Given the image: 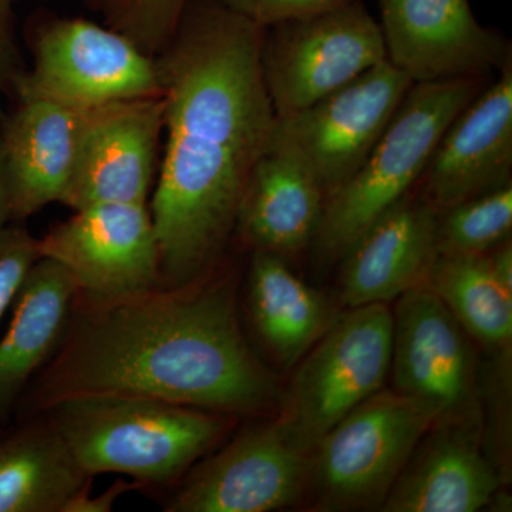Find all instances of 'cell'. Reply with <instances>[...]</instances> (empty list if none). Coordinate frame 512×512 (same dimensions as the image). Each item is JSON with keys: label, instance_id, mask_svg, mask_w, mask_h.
I'll list each match as a JSON object with an SVG mask.
<instances>
[{"label": "cell", "instance_id": "cell-1", "mask_svg": "<svg viewBox=\"0 0 512 512\" xmlns=\"http://www.w3.org/2000/svg\"><path fill=\"white\" fill-rule=\"evenodd\" d=\"M264 32L218 0H188L156 56L167 143L148 210L171 288L197 284L217 264L249 175L271 148Z\"/></svg>", "mask_w": 512, "mask_h": 512}, {"label": "cell", "instance_id": "cell-2", "mask_svg": "<svg viewBox=\"0 0 512 512\" xmlns=\"http://www.w3.org/2000/svg\"><path fill=\"white\" fill-rule=\"evenodd\" d=\"M66 336L49 376L20 397L19 417L83 393L138 394L227 413L282 403L278 380L242 335L229 282L92 306Z\"/></svg>", "mask_w": 512, "mask_h": 512}, {"label": "cell", "instance_id": "cell-3", "mask_svg": "<svg viewBox=\"0 0 512 512\" xmlns=\"http://www.w3.org/2000/svg\"><path fill=\"white\" fill-rule=\"evenodd\" d=\"M46 409L87 476L119 473L143 483L174 480L227 427L207 410L138 394H72Z\"/></svg>", "mask_w": 512, "mask_h": 512}, {"label": "cell", "instance_id": "cell-4", "mask_svg": "<svg viewBox=\"0 0 512 512\" xmlns=\"http://www.w3.org/2000/svg\"><path fill=\"white\" fill-rule=\"evenodd\" d=\"M490 80L413 83L365 163L326 200L311 245L319 262L342 261L367 229L412 192L448 126Z\"/></svg>", "mask_w": 512, "mask_h": 512}, {"label": "cell", "instance_id": "cell-5", "mask_svg": "<svg viewBox=\"0 0 512 512\" xmlns=\"http://www.w3.org/2000/svg\"><path fill=\"white\" fill-rule=\"evenodd\" d=\"M436 423L430 407L396 390L359 404L313 448L311 484L322 510L382 508Z\"/></svg>", "mask_w": 512, "mask_h": 512}, {"label": "cell", "instance_id": "cell-6", "mask_svg": "<svg viewBox=\"0 0 512 512\" xmlns=\"http://www.w3.org/2000/svg\"><path fill=\"white\" fill-rule=\"evenodd\" d=\"M163 96L156 56L127 36L86 19H53L36 30L32 64L15 97L46 100L76 110Z\"/></svg>", "mask_w": 512, "mask_h": 512}, {"label": "cell", "instance_id": "cell-7", "mask_svg": "<svg viewBox=\"0 0 512 512\" xmlns=\"http://www.w3.org/2000/svg\"><path fill=\"white\" fill-rule=\"evenodd\" d=\"M386 60L379 22L362 0L265 29L261 69L275 116L312 106Z\"/></svg>", "mask_w": 512, "mask_h": 512}, {"label": "cell", "instance_id": "cell-8", "mask_svg": "<svg viewBox=\"0 0 512 512\" xmlns=\"http://www.w3.org/2000/svg\"><path fill=\"white\" fill-rule=\"evenodd\" d=\"M392 348L393 313L386 303L350 308L306 352L282 417L315 448L338 421L382 390Z\"/></svg>", "mask_w": 512, "mask_h": 512}, {"label": "cell", "instance_id": "cell-9", "mask_svg": "<svg viewBox=\"0 0 512 512\" xmlns=\"http://www.w3.org/2000/svg\"><path fill=\"white\" fill-rule=\"evenodd\" d=\"M412 86L383 60L312 106L276 117L271 147L298 158L328 200L365 163Z\"/></svg>", "mask_w": 512, "mask_h": 512}, {"label": "cell", "instance_id": "cell-10", "mask_svg": "<svg viewBox=\"0 0 512 512\" xmlns=\"http://www.w3.org/2000/svg\"><path fill=\"white\" fill-rule=\"evenodd\" d=\"M37 251L62 265L92 306L138 298L163 282L147 204L107 202L74 211L37 239Z\"/></svg>", "mask_w": 512, "mask_h": 512}, {"label": "cell", "instance_id": "cell-11", "mask_svg": "<svg viewBox=\"0 0 512 512\" xmlns=\"http://www.w3.org/2000/svg\"><path fill=\"white\" fill-rule=\"evenodd\" d=\"M313 448L284 417L258 424L195 468L171 512H266L295 504L311 484Z\"/></svg>", "mask_w": 512, "mask_h": 512}, {"label": "cell", "instance_id": "cell-12", "mask_svg": "<svg viewBox=\"0 0 512 512\" xmlns=\"http://www.w3.org/2000/svg\"><path fill=\"white\" fill-rule=\"evenodd\" d=\"M427 282L403 293L393 313L394 390L426 404L437 423L477 421L470 336Z\"/></svg>", "mask_w": 512, "mask_h": 512}, {"label": "cell", "instance_id": "cell-13", "mask_svg": "<svg viewBox=\"0 0 512 512\" xmlns=\"http://www.w3.org/2000/svg\"><path fill=\"white\" fill-rule=\"evenodd\" d=\"M386 60L413 83L491 76L512 60L510 40L485 28L470 0H377Z\"/></svg>", "mask_w": 512, "mask_h": 512}, {"label": "cell", "instance_id": "cell-14", "mask_svg": "<svg viewBox=\"0 0 512 512\" xmlns=\"http://www.w3.org/2000/svg\"><path fill=\"white\" fill-rule=\"evenodd\" d=\"M163 131V96L90 110L60 202L73 211L107 202L147 204Z\"/></svg>", "mask_w": 512, "mask_h": 512}, {"label": "cell", "instance_id": "cell-15", "mask_svg": "<svg viewBox=\"0 0 512 512\" xmlns=\"http://www.w3.org/2000/svg\"><path fill=\"white\" fill-rule=\"evenodd\" d=\"M458 113L423 177V200L440 212L512 184V60Z\"/></svg>", "mask_w": 512, "mask_h": 512}, {"label": "cell", "instance_id": "cell-16", "mask_svg": "<svg viewBox=\"0 0 512 512\" xmlns=\"http://www.w3.org/2000/svg\"><path fill=\"white\" fill-rule=\"evenodd\" d=\"M437 224L439 214L420 195L394 204L343 256L342 302L387 305L427 282L439 256Z\"/></svg>", "mask_w": 512, "mask_h": 512}, {"label": "cell", "instance_id": "cell-17", "mask_svg": "<svg viewBox=\"0 0 512 512\" xmlns=\"http://www.w3.org/2000/svg\"><path fill=\"white\" fill-rule=\"evenodd\" d=\"M90 110L46 100H20L0 124L12 222H22L62 201Z\"/></svg>", "mask_w": 512, "mask_h": 512}, {"label": "cell", "instance_id": "cell-18", "mask_svg": "<svg viewBox=\"0 0 512 512\" xmlns=\"http://www.w3.org/2000/svg\"><path fill=\"white\" fill-rule=\"evenodd\" d=\"M436 424L440 429L404 467L380 510L476 512L493 503L501 480L480 450L478 420Z\"/></svg>", "mask_w": 512, "mask_h": 512}, {"label": "cell", "instance_id": "cell-19", "mask_svg": "<svg viewBox=\"0 0 512 512\" xmlns=\"http://www.w3.org/2000/svg\"><path fill=\"white\" fill-rule=\"evenodd\" d=\"M325 202L311 171L293 154L271 147L249 175L234 232L254 251L286 259L311 247Z\"/></svg>", "mask_w": 512, "mask_h": 512}, {"label": "cell", "instance_id": "cell-20", "mask_svg": "<svg viewBox=\"0 0 512 512\" xmlns=\"http://www.w3.org/2000/svg\"><path fill=\"white\" fill-rule=\"evenodd\" d=\"M77 295L72 275L52 259L30 268L0 339V426L12 420L30 380L62 343Z\"/></svg>", "mask_w": 512, "mask_h": 512}, {"label": "cell", "instance_id": "cell-21", "mask_svg": "<svg viewBox=\"0 0 512 512\" xmlns=\"http://www.w3.org/2000/svg\"><path fill=\"white\" fill-rule=\"evenodd\" d=\"M90 478L49 420L0 426V512H67Z\"/></svg>", "mask_w": 512, "mask_h": 512}, {"label": "cell", "instance_id": "cell-22", "mask_svg": "<svg viewBox=\"0 0 512 512\" xmlns=\"http://www.w3.org/2000/svg\"><path fill=\"white\" fill-rule=\"evenodd\" d=\"M248 291L259 336L286 366L295 365L328 329V302L282 256L254 251Z\"/></svg>", "mask_w": 512, "mask_h": 512}, {"label": "cell", "instance_id": "cell-23", "mask_svg": "<svg viewBox=\"0 0 512 512\" xmlns=\"http://www.w3.org/2000/svg\"><path fill=\"white\" fill-rule=\"evenodd\" d=\"M427 284L470 338L507 353L512 339V291L497 278L487 254L439 255Z\"/></svg>", "mask_w": 512, "mask_h": 512}, {"label": "cell", "instance_id": "cell-24", "mask_svg": "<svg viewBox=\"0 0 512 512\" xmlns=\"http://www.w3.org/2000/svg\"><path fill=\"white\" fill-rule=\"evenodd\" d=\"M512 184L478 195L440 212L439 255L487 254L510 239Z\"/></svg>", "mask_w": 512, "mask_h": 512}, {"label": "cell", "instance_id": "cell-25", "mask_svg": "<svg viewBox=\"0 0 512 512\" xmlns=\"http://www.w3.org/2000/svg\"><path fill=\"white\" fill-rule=\"evenodd\" d=\"M188 0H104L107 26L157 56L170 42Z\"/></svg>", "mask_w": 512, "mask_h": 512}, {"label": "cell", "instance_id": "cell-26", "mask_svg": "<svg viewBox=\"0 0 512 512\" xmlns=\"http://www.w3.org/2000/svg\"><path fill=\"white\" fill-rule=\"evenodd\" d=\"M37 238L22 222L0 229V320L12 308L30 268L39 259Z\"/></svg>", "mask_w": 512, "mask_h": 512}, {"label": "cell", "instance_id": "cell-27", "mask_svg": "<svg viewBox=\"0 0 512 512\" xmlns=\"http://www.w3.org/2000/svg\"><path fill=\"white\" fill-rule=\"evenodd\" d=\"M225 8L268 29L278 23L316 15L349 0H218Z\"/></svg>", "mask_w": 512, "mask_h": 512}, {"label": "cell", "instance_id": "cell-28", "mask_svg": "<svg viewBox=\"0 0 512 512\" xmlns=\"http://www.w3.org/2000/svg\"><path fill=\"white\" fill-rule=\"evenodd\" d=\"M19 2L0 0V123L8 114L6 103L15 96L16 83L28 67L16 33L15 8Z\"/></svg>", "mask_w": 512, "mask_h": 512}, {"label": "cell", "instance_id": "cell-29", "mask_svg": "<svg viewBox=\"0 0 512 512\" xmlns=\"http://www.w3.org/2000/svg\"><path fill=\"white\" fill-rule=\"evenodd\" d=\"M12 222V204L5 164H3L2 147H0V229Z\"/></svg>", "mask_w": 512, "mask_h": 512}, {"label": "cell", "instance_id": "cell-30", "mask_svg": "<svg viewBox=\"0 0 512 512\" xmlns=\"http://www.w3.org/2000/svg\"><path fill=\"white\" fill-rule=\"evenodd\" d=\"M87 6H90L92 9H101L103 6L104 0H84Z\"/></svg>", "mask_w": 512, "mask_h": 512}]
</instances>
